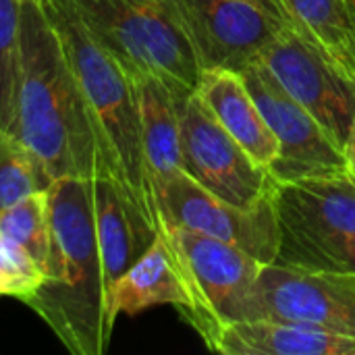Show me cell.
Here are the masks:
<instances>
[{"label": "cell", "mask_w": 355, "mask_h": 355, "mask_svg": "<svg viewBox=\"0 0 355 355\" xmlns=\"http://www.w3.org/2000/svg\"><path fill=\"white\" fill-rule=\"evenodd\" d=\"M50 250L44 281L25 302L73 355H102L112 339L89 177L48 185Z\"/></svg>", "instance_id": "cell-1"}, {"label": "cell", "mask_w": 355, "mask_h": 355, "mask_svg": "<svg viewBox=\"0 0 355 355\" xmlns=\"http://www.w3.org/2000/svg\"><path fill=\"white\" fill-rule=\"evenodd\" d=\"M15 135L31 150L52 183L94 177L98 148L89 114L42 0H21V58Z\"/></svg>", "instance_id": "cell-2"}, {"label": "cell", "mask_w": 355, "mask_h": 355, "mask_svg": "<svg viewBox=\"0 0 355 355\" xmlns=\"http://www.w3.org/2000/svg\"><path fill=\"white\" fill-rule=\"evenodd\" d=\"M42 2L60 35L89 114L98 148L96 173L112 175L137 210L158 229L131 75L92 35L73 0Z\"/></svg>", "instance_id": "cell-3"}, {"label": "cell", "mask_w": 355, "mask_h": 355, "mask_svg": "<svg viewBox=\"0 0 355 355\" xmlns=\"http://www.w3.org/2000/svg\"><path fill=\"white\" fill-rule=\"evenodd\" d=\"M92 35L133 73L164 81L177 100L196 92L202 67L173 0H73Z\"/></svg>", "instance_id": "cell-4"}, {"label": "cell", "mask_w": 355, "mask_h": 355, "mask_svg": "<svg viewBox=\"0 0 355 355\" xmlns=\"http://www.w3.org/2000/svg\"><path fill=\"white\" fill-rule=\"evenodd\" d=\"M275 200L281 225L277 262L310 270H354V175L345 171L283 183Z\"/></svg>", "instance_id": "cell-5"}, {"label": "cell", "mask_w": 355, "mask_h": 355, "mask_svg": "<svg viewBox=\"0 0 355 355\" xmlns=\"http://www.w3.org/2000/svg\"><path fill=\"white\" fill-rule=\"evenodd\" d=\"M179 262L189 308L183 320L200 335L210 352H216L223 331L245 320L254 285L262 262L243 250L204 233L173 225H158Z\"/></svg>", "instance_id": "cell-6"}, {"label": "cell", "mask_w": 355, "mask_h": 355, "mask_svg": "<svg viewBox=\"0 0 355 355\" xmlns=\"http://www.w3.org/2000/svg\"><path fill=\"white\" fill-rule=\"evenodd\" d=\"M152 193L158 225L191 229L220 239L243 250L262 264L277 262L281 250V225L275 191L256 208H241L214 196L185 171H179L156 183Z\"/></svg>", "instance_id": "cell-7"}, {"label": "cell", "mask_w": 355, "mask_h": 355, "mask_svg": "<svg viewBox=\"0 0 355 355\" xmlns=\"http://www.w3.org/2000/svg\"><path fill=\"white\" fill-rule=\"evenodd\" d=\"M245 320L306 324L355 335V270H310L264 264Z\"/></svg>", "instance_id": "cell-8"}, {"label": "cell", "mask_w": 355, "mask_h": 355, "mask_svg": "<svg viewBox=\"0 0 355 355\" xmlns=\"http://www.w3.org/2000/svg\"><path fill=\"white\" fill-rule=\"evenodd\" d=\"M177 106L183 171L193 181L241 208H256L275 191L270 173L223 129L196 92Z\"/></svg>", "instance_id": "cell-9"}, {"label": "cell", "mask_w": 355, "mask_h": 355, "mask_svg": "<svg viewBox=\"0 0 355 355\" xmlns=\"http://www.w3.org/2000/svg\"><path fill=\"white\" fill-rule=\"evenodd\" d=\"M241 77L279 139V156L268 168L277 185L347 171L343 148L283 89L262 60L241 71Z\"/></svg>", "instance_id": "cell-10"}, {"label": "cell", "mask_w": 355, "mask_h": 355, "mask_svg": "<svg viewBox=\"0 0 355 355\" xmlns=\"http://www.w3.org/2000/svg\"><path fill=\"white\" fill-rule=\"evenodd\" d=\"M283 89L343 148L355 116V79L304 40L291 25L258 58Z\"/></svg>", "instance_id": "cell-11"}, {"label": "cell", "mask_w": 355, "mask_h": 355, "mask_svg": "<svg viewBox=\"0 0 355 355\" xmlns=\"http://www.w3.org/2000/svg\"><path fill=\"white\" fill-rule=\"evenodd\" d=\"M173 2L202 71H245L289 25L250 0Z\"/></svg>", "instance_id": "cell-12"}, {"label": "cell", "mask_w": 355, "mask_h": 355, "mask_svg": "<svg viewBox=\"0 0 355 355\" xmlns=\"http://www.w3.org/2000/svg\"><path fill=\"white\" fill-rule=\"evenodd\" d=\"M92 185L94 220L108 304V293L112 285L150 248L158 229L137 210V206L131 202V198L112 175L98 171L92 177Z\"/></svg>", "instance_id": "cell-13"}, {"label": "cell", "mask_w": 355, "mask_h": 355, "mask_svg": "<svg viewBox=\"0 0 355 355\" xmlns=\"http://www.w3.org/2000/svg\"><path fill=\"white\" fill-rule=\"evenodd\" d=\"M108 322L114 329L119 316H137L156 306H173L183 318L189 295L166 237L158 231L150 248L119 277L108 293Z\"/></svg>", "instance_id": "cell-14"}, {"label": "cell", "mask_w": 355, "mask_h": 355, "mask_svg": "<svg viewBox=\"0 0 355 355\" xmlns=\"http://www.w3.org/2000/svg\"><path fill=\"white\" fill-rule=\"evenodd\" d=\"M196 96L223 129L268 171L279 156V139L270 131L241 73L229 69L202 71Z\"/></svg>", "instance_id": "cell-15"}, {"label": "cell", "mask_w": 355, "mask_h": 355, "mask_svg": "<svg viewBox=\"0 0 355 355\" xmlns=\"http://www.w3.org/2000/svg\"><path fill=\"white\" fill-rule=\"evenodd\" d=\"M223 355H355V335L306 324L239 320L229 324L216 345Z\"/></svg>", "instance_id": "cell-16"}, {"label": "cell", "mask_w": 355, "mask_h": 355, "mask_svg": "<svg viewBox=\"0 0 355 355\" xmlns=\"http://www.w3.org/2000/svg\"><path fill=\"white\" fill-rule=\"evenodd\" d=\"M131 81L139 108L144 160L150 185L154 187L156 183L183 171L179 106L171 87L158 77L133 73Z\"/></svg>", "instance_id": "cell-17"}, {"label": "cell", "mask_w": 355, "mask_h": 355, "mask_svg": "<svg viewBox=\"0 0 355 355\" xmlns=\"http://www.w3.org/2000/svg\"><path fill=\"white\" fill-rule=\"evenodd\" d=\"M291 27L355 79V0H287Z\"/></svg>", "instance_id": "cell-18"}, {"label": "cell", "mask_w": 355, "mask_h": 355, "mask_svg": "<svg viewBox=\"0 0 355 355\" xmlns=\"http://www.w3.org/2000/svg\"><path fill=\"white\" fill-rule=\"evenodd\" d=\"M0 235L25 250L42 268L50 250V196L37 189L0 210Z\"/></svg>", "instance_id": "cell-19"}, {"label": "cell", "mask_w": 355, "mask_h": 355, "mask_svg": "<svg viewBox=\"0 0 355 355\" xmlns=\"http://www.w3.org/2000/svg\"><path fill=\"white\" fill-rule=\"evenodd\" d=\"M48 185L50 181L31 150L12 131L0 127V210Z\"/></svg>", "instance_id": "cell-20"}, {"label": "cell", "mask_w": 355, "mask_h": 355, "mask_svg": "<svg viewBox=\"0 0 355 355\" xmlns=\"http://www.w3.org/2000/svg\"><path fill=\"white\" fill-rule=\"evenodd\" d=\"M21 58V0H0V127L15 133Z\"/></svg>", "instance_id": "cell-21"}, {"label": "cell", "mask_w": 355, "mask_h": 355, "mask_svg": "<svg viewBox=\"0 0 355 355\" xmlns=\"http://www.w3.org/2000/svg\"><path fill=\"white\" fill-rule=\"evenodd\" d=\"M44 281V268L17 243L0 235V297H17L23 304Z\"/></svg>", "instance_id": "cell-22"}, {"label": "cell", "mask_w": 355, "mask_h": 355, "mask_svg": "<svg viewBox=\"0 0 355 355\" xmlns=\"http://www.w3.org/2000/svg\"><path fill=\"white\" fill-rule=\"evenodd\" d=\"M262 8H266L268 12H272L275 17H279L281 21L289 23L291 25V15H289V6H287V0H250Z\"/></svg>", "instance_id": "cell-23"}, {"label": "cell", "mask_w": 355, "mask_h": 355, "mask_svg": "<svg viewBox=\"0 0 355 355\" xmlns=\"http://www.w3.org/2000/svg\"><path fill=\"white\" fill-rule=\"evenodd\" d=\"M343 154H345V166H347V173L355 177V116L352 121V127H349V133H347V139L343 144Z\"/></svg>", "instance_id": "cell-24"}, {"label": "cell", "mask_w": 355, "mask_h": 355, "mask_svg": "<svg viewBox=\"0 0 355 355\" xmlns=\"http://www.w3.org/2000/svg\"><path fill=\"white\" fill-rule=\"evenodd\" d=\"M354 270H355V262H354Z\"/></svg>", "instance_id": "cell-25"}]
</instances>
